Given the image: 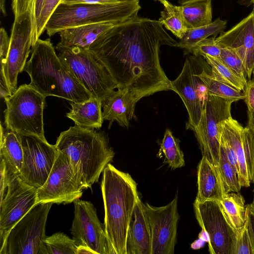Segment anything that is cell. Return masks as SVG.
Wrapping results in <instances>:
<instances>
[{"label":"cell","instance_id":"cell-12","mask_svg":"<svg viewBox=\"0 0 254 254\" xmlns=\"http://www.w3.org/2000/svg\"><path fill=\"white\" fill-rule=\"evenodd\" d=\"M83 190L68 157L58 151L46 181L38 189L37 203H70L81 197Z\"/></svg>","mask_w":254,"mask_h":254},{"label":"cell","instance_id":"cell-52","mask_svg":"<svg viewBox=\"0 0 254 254\" xmlns=\"http://www.w3.org/2000/svg\"><path fill=\"white\" fill-rule=\"evenodd\" d=\"M253 74L254 78V68L253 69Z\"/></svg>","mask_w":254,"mask_h":254},{"label":"cell","instance_id":"cell-17","mask_svg":"<svg viewBox=\"0 0 254 254\" xmlns=\"http://www.w3.org/2000/svg\"><path fill=\"white\" fill-rule=\"evenodd\" d=\"M192 64L187 57L180 74L170 81L171 90L179 95L187 109L189 121L186 128L191 130L200 122L208 96L206 87L197 76Z\"/></svg>","mask_w":254,"mask_h":254},{"label":"cell","instance_id":"cell-32","mask_svg":"<svg viewBox=\"0 0 254 254\" xmlns=\"http://www.w3.org/2000/svg\"><path fill=\"white\" fill-rule=\"evenodd\" d=\"M44 0H12V9L14 20L29 18L31 23L32 47L35 45V37L38 19L42 10Z\"/></svg>","mask_w":254,"mask_h":254},{"label":"cell","instance_id":"cell-27","mask_svg":"<svg viewBox=\"0 0 254 254\" xmlns=\"http://www.w3.org/2000/svg\"><path fill=\"white\" fill-rule=\"evenodd\" d=\"M222 209L232 226L238 230L246 221L247 209L245 199L239 192L226 193L219 201Z\"/></svg>","mask_w":254,"mask_h":254},{"label":"cell","instance_id":"cell-11","mask_svg":"<svg viewBox=\"0 0 254 254\" xmlns=\"http://www.w3.org/2000/svg\"><path fill=\"white\" fill-rule=\"evenodd\" d=\"M31 23L29 18L14 20L6 62L0 67V95L5 98L17 89V76L23 71L31 52Z\"/></svg>","mask_w":254,"mask_h":254},{"label":"cell","instance_id":"cell-9","mask_svg":"<svg viewBox=\"0 0 254 254\" xmlns=\"http://www.w3.org/2000/svg\"><path fill=\"white\" fill-rule=\"evenodd\" d=\"M233 102L208 95L198 125L194 132L202 157L218 167L221 138L224 122L232 117Z\"/></svg>","mask_w":254,"mask_h":254},{"label":"cell","instance_id":"cell-18","mask_svg":"<svg viewBox=\"0 0 254 254\" xmlns=\"http://www.w3.org/2000/svg\"><path fill=\"white\" fill-rule=\"evenodd\" d=\"M215 40L220 46L239 56L246 77L250 80L254 68V9L231 29L221 33Z\"/></svg>","mask_w":254,"mask_h":254},{"label":"cell","instance_id":"cell-26","mask_svg":"<svg viewBox=\"0 0 254 254\" xmlns=\"http://www.w3.org/2000/svg\"><path fill=\"white\" fill-rule=\"evenodd\" d=\"M227 21L217 18L209 24L195 28H189L182 38L177 42L176 47L191 53L192 49L199 42L210 36H217L224 31Z\"/></svg>","mask_w":254,"mask_h":254},{"label":"cell","instance_id":"cell-20","mask_svg":"<svg viewBox=\"0 0 254 254\" xmlns=\"http://www.w3.org/2000/svg\"><path fill=\"white\" fill-rule=\"evenodd\" d=\"M127 20L95 23L64 29L58 33L60 43L67 47L88 49L103 33Z\"/></svg>","mask_w":254,"mask_h":254},{"label":"cell","instance_id":"cell-34","mask_svg":"<svg viewBox=\"0 0 254 254\" xmlns=\"http://www.w3.org/2000/svg\"><path fill=\"white\" fill-rule=\"evenodd\" d=\"M211 67V76L234 88L244 90L247 82L244 81L218 58L208 56L203 57Z\"/></svg>","mask_w":254,"mask_h":254},{"label":"cell","instance_id":"cell-29","mask_svg":"<svg viewBox=\"0 0 254 254\" xmlns=\"http://www.w3.org/2000/svg\"><path fill=\"white\" fill-rule=\"evenodd\" d=\"M189 28L198 27L211 23V0H199L181 5Z\"/></svg>","mask_w":254,"mask_h":254},{"label":"cell","instance_id":"cell-43","mask_svg":"<svg viewBox=\"0 0 254 254\" xmlns=\"http://www.w3.org/2000/svg\"><path fill=\"white\" fill-rule=\"evenodd\" d=\"M221 146L223 148L228 160L237 174L238 163L236 154L228 141L222 135L221 138Z\"/></svg>","mask_w":254,"mask_h":254},{"label":"cell","instance_id":"cell-24","mask_svg":"<svg viewBox=\"0 0 254 254\" xmlns=\"http://www.w3.org/2000/svg\"><path fill=\"white\" fill-rule=\"evenodd\" d=\"M71 109L66 116L75 125L91 129L100 128L103 118L101 101L94 97L83 102H72Z\"/></svg>","mask_w":254,"mask_h":254},{"label":"cell","instance_id":"cell-38","mask_svg":"<svg viewBox=\"0 0 254 254\" xmlns=\"http://www.w3.org/2000/svg\"><path fill=\"white\" fill-rule=\"evenodd\" d=\"M62 0H44L42 10L37 22L35 43L43 32L46 31V26L49 19Z\"/></svg>","mask_w":254,"mask_h":254},{"label":"cell","instance_id":"cell-2","mask_svg":"<svg viewBox=\"0 0 254 254\" xmlns=\"http://www.w3.org/2000/svg\"><path fill=\"white\" fill-rule=\"evenodd\" d=\"M101 191L106 234L115 254H127V233L139 198L131 176L109 163L103 172Z\"/></svg>","mask_w":254,"mask_h":254},{"label":"cell","instance_id":"cell-19","mask_svg":"<svg viewBox=\"0 0 254 254\" xmlns=\"http://www.w3.org/2000/svg\"><path fill=\"white\" fill-rule=\"evenodd\" d=\"M139 99L127 87L112 91L101 101L104 120L116 122L128 128L130 121L134 117L136 103Z\"/></svg>","mask_w":254,"mask_h":254},{"label":"cell","instance_id":"cell-50","mask_svg":"<svg viewBox=\"0 0 254 254\" xmlns=\"http://www.w3.org/2000/svg\"><path fill=\"white\" fill-rule=\"evenodd\" d=\"M250 205L251 207L253 209H254V199H253V201L252 203H251V204H250Z\"/></svg>","mask_w":254,"mask_h":254},{"label":"cell","instance_id":"cell-37","mask_svg":"<svg viewBox=\"0 0 254 254\" xmlns=\"http://www.w3.org/2000/svg\"><path fill=\"white\" fill-rule=\"evenodd\" d=\"M218 59L244 81L247 82L245 67L236 54L228 48L221 47V54Z\"/></svg>","mask_w":254,"mask_h":254},{"label":"cell","instance_id":"cell-36","mask_svg":"<svg viewBox=\"0 0 254 254\" xmlns=\"http://www.w3.org/2000/svg\"><path fill=\"white\" fill-rule=\"evenodd\" d=\"M245 158L251 182H254V129L249 126L244 127L242 135Z\"/></svg>","mask_w":254,"mask_h":254},{"label":"cell","instance_id":"cell-45","mask_svg":"<svg viewBox=\"0 0 254 254\" xmlns=\"http://www.w3.org/2000/svg\"><path fill=\"white\" fill-rule=\"evenodd\" d=\"M124 0H63L61 3L64 4H105L118 2Z\"/></svg>","mask_w":254,"mask_h":254},{"label":"cell","instance_id":"cell-10","mask_svg":"<svg viewBox=\"0 0 254 254\" xmlns=\"http://www.w3.org/2000/svg\"><path fill=\"white\" fill-rule=\"evenodd\" d=\"M195 218L208 238L211 254H233L237 230L232 226L217 200L193 204Z\"/></svg>","mask_w":254,"mask_h":254},{"label":"cell","instance_id":"cell-33","mask_svg":"<svg viewBox=\"0 0 254 254\" xmlns=\"http://www.w3.org/2000/svg\"><path fill=\"white\" fill-rule=\"evenodd\" d=\"M77 248L73 239L59 232L45 238L41 254H76Z\"/></svg>","mask_w":254,"mask_h":254},{"label":"cell","instance_id":"cell-3","mask_svg":"<svg viewBox=\"0 0 254 254\" xmlns=\"http://www.w3.org/2000/svg\"><path fill=\"white\" fill-rule=\"evenodd\" d=\"M31 52L23 70L30 77L29 84L38 92L45 97L53 96L72 102L92 97L59 57L50 39L39 38Z\"/></svg>","mask_w":254,"mask_h":254},{"label":"cell","instance_id":"cell-42","mask_svg":"<svg viewBox=\"0 0 254 254\" xmlns=\"http://www.w3.org/2000/svg\"><path fill=\"white\" fill-rule=\"evenodd\" d=\"M245 101L248 107V114H254V78L251 79L245 85Z\"/></svg>","mask_w":254,"mask_h":254},{"label":"cell","instance_id":"cell-40","mask_svg":"<svg viewBox=\"0 0 254 254\" xmlns=\"http://www.w3.org/2000/svg\"><path fill=\"white\" fill-rule=\"evenodd\" d=\"M233 254H254L246 221L242 228L237 230Z\"/></svg>","mask_w":254,"mask_h":254},{"label":"cell","instance_id":"cell-4","mask_svg":"<svg viewBox=\"0 0 254 254\" xmlns=\"http://www.w3.org/2000/svg\"><path fill=\"white\" fill-rule=\"evenodd\" d=\"M55 145L68 157L84 189L98 181L115 155L104 132L77 125L62 132Z\"/></svg>","mask_w":254,"mask_h":254},{"label":"cell","instance_id":"cell-51","mask_svg":"<svg viewBox=\"0 0 254 254\" xmlns=\"http://www.w3.org/2000/svg\"><path fill=\"white\" fill-rule=\"evenodd\" d=\"M249 1L254 5V0H249Z\"/></svg>","mask_w":254,"mask_h":254},{"label":"cell","instance_id":"cell-5","mask_svg":"<svg viewBox=\"0 0 254 254\" xmlns=\"http://www.w3.org/2000/svg\"><path fill=\"white\" fill-rule=\"evenodd\" d=\"M139 0H124L105 4L60 3L49 19L46 31L49 37L64 29L91 23L124 21L137 16Z\"/></svg>","mask_w":254,"mask_h":254},{"label":"cell","instance_id":"cell-48","mask_svg":"<svg viewBox=\"0 0 254 254\" xmlns=\"http://www.w3.org/2000/svg\"><path fill=\"white\" fill-rule=\"evenodd\" d=\"M0 8L2 14L4 15H6L5 0H0Z\"/></svg>","mask_w":254,"mask_h":254},{"label":"cell","instance_id":"cell-30","mask_svg":"<svg viewBox=\"0 0 254 254\" xmlns=\"http://www.w3.org/2000/svg\"><path fill=\"white\" fill-rule=\"evenodd\" d=\"M180 140L175 137L171 130L167 128L158 154L164 156V162L172 169L180 168L185 165L184 154L180 147Z\"/></svg>","mask_w":254,"mask_h":254},{"label":"cell","instance_id":"cell-41","mask_svg":"<svg viewBox=\"0 0 254 254\" xmlns=\"http://www.w3.org/2000/svg\"><path fill=\"white\" fill-rule=\"evenodd\" d=\"M10 46V37L4 28L0 30V66H3L6 62Z\"/></svg>","mask_w":254,"mask_h":254},{"label":"cell","instance_id":"cell-16","mask_svg":"<svg viewBox=\"0 0 254 254\" xmlns=\"http://www.w3.org/2000/svg\"><path fill=\"white\" fill-rule=\"evenodd\" d=\"M37 190L25 182L19 175L11 180L0 201V244L13 226L37 204Z\"/></svg>","mask_w":254,"mask_h":254},{"label":"cell","instance_id":"cell-1","mask_svg":"<svg viewBox=\"0 0 254 254\" xmlns=\"http://www.w3.org/2000/svg\"><path fill=\"white\" fill-rule=\"evenodd\" d=\"M177 42L159 20L138 16L103 33L89 48L104 64L118 85L140 100L171 90L160 62L162 46Z\"/></svg>","mask_w":254,"mask_h":254},{"label":"cell","instance_id":"cell-15","mask_svg":"<svg viewBox=\"0 0 254 254\" xmlns=\"http://www.w3.org/2000/svg\"><path fill=\"white\" fill-rule=\"evenodd\" d=\"M178 195L161 207L142 203L151 237V254H173L177 243L179 215Z\"/></svg>","mask_w":254,"mask_h":254},{"label":"cell","instance_id":"cell-44","mask_svg":"<svg viewBox=\"0 0 254 254\" xmlns=\"http://www.w3.org/2000/svg\"><path fill=\"white\" fill-rule=\"evenodd\" d=\"M246 222L250 239L254 249V210L250 204L246 205Z\"/></svg>","mask_w":254,"mask_h":254},{"label":"cell","instance_id":"cell-46","mask_svg":"<svg viewBox=\"0 0 254 254\" xmlns=\"http://www.w3.org/2000/svg\"><path fill=\"white\" fill-rule=\"evenodd\" d=\"M95 254L94 252L89 249L88 248L83 247V246H79L78 247L76 254Z\"/></svg>","mask_w":254,"mask_h":254},{"label":"cell","instance_id":"cell-14","mask_svg":"<svg viewBox=\"0 0 254 254\" xmlns=\"http://www.w3.org/2000/svg\"><path fill=\"white\" fill-rule=\"evenodd\" d=\"M73 203L74 218L70 232L77 247L88 248L95 254H115L94 205L79 199Z\"/></svg>","mask_w":254,"mask_h":254},{"label":"cell","instance_id":"cell-8","mask_svg":"<svg viewBox=\"0 0 254 254\" xmlns=\"http://www.w3.org/2000/svg\"><path fill=\"white\" fill-rule=\"evenodd\" d=\"M52 203L36 204L11 229L0 254H41L46 225Z\"/></svg>","mask_w":254,"mask_h":254},{"label":"cell","instance_id":"cell-28","mask_svg":"<svg viewBox=\"0 0 254 254\" xmlns=\"http://www.w3.org/2000/svg\"><path fill=\"white\" fill-rule=\"evenodd\" d=\"M164 9L160 13L158 20L175 36L181 39L189 29L181 5H173L167 0L161 2Z\"/></svg>","mask_w":254,"mask_h":254},{"label":"cell","instance_id":"cell-35","mask_svg":"<svg viewBox=\"0 0 254 254\" xmlns=\"http://www.w3.org/2000/svg\"><path fill=\"white\" fill-rule=\"evenodd\" d=\"M217 168L226 193L239 192L241 187L239 183L237 174L228 160L226 153L221 146Z\"/></svg>","mask_w":254,"mask_h":254},{"label":"cell","instance_id":"cell-22","mask_svg":"<svg viewBox=\"0 0 254 254\" xmlns=\"http://www.w3.org/2000/svg\"><path fill=\"white\" fill-rule=\"evenodd\" d=\"M139 197L133 211L127 240V254H151V237Z\"/></svg>","mask_w":254,"mask_h":254},{"label":"cell","instance_id":"cell-47","mask_svg":"<svg viewBox=\"0 0 254 254\" xmlns=\"http://www.w3.org/2000/svg\"><path fill=\"white\" fill-rule=\"evenodd\" d=\"M248 125L254 129V114H248Z\"/></svg>","mask_w":254,"mask_h":254},{"label":"cell","instance_id":"cell-39","mask_svg":"<svg viewBox=\"0 0 254 254\" xmlns=\"http://www.w3.org/2000/svg\"><path fill=\"white\" fill-rule=\"evenodd\" d=\"M216 36L207 38L199 42L191 50V53L196 57L208 56L219 58L221 47L216 42Z\"/></svg>","mask_w":254,"mask_h":254},{"label":"cell","instance_id":"cell-25","mask_svg":"<svg viewBox=\"0 0 254 254\" xmlns=\"http://www.w3.org/2000/svg\"><path fill=\"white\" fill-rule=\"evenodd\" d=\"M0 158L19 174L23 162V150L18 134L0 125Z\"/></svg>","mask_w":254,"mask_h":254},{"label":"cell","instance_id":"cell-21","mask_svg":"<svg viewBox=\"0 0 254 254\" xmlns=\"http://www.w3.org/2000/svg\"><path fill=\"white\" fill-rule=\"evenodd\" d=\"M197 193L195 201H220L226 194L217 167L202 157L197 167Z\"/></svg>","mask_w":254,"mask_h":254},{"label":"cell","instance_id":"cell-7","mask_svg":"<svg viewBox=\"0 0 254 254\" xmlns=\"http://www.w3.org/2000/svg\"><path fill=\"white\" fill-rule=\"evenodd\" d=\"M45 98L29 84L20 85L4 99L5 127L17 133L46 139L43 122Z\"/></svg>","mask_w":254,"mask_h":254},{"label":"cell","instance_id":"cell-23","mask_svg":"<svg viewBox=\"0 0 254 254\" xmlns=\"http://www.w3.org/2000/svg\"><path fill=\"white\" fill-rule=\"evenodd\" d=\"M244 127L237 120L231 117L223 125L222 135L233 149L237 160V176L240 186L248 187L251 182L248 171L243 144Z\"/></svg>","mask_w":254,"mask_h":254},{"label":"cell","instance_id":"cell-13","mask_svg":"<svg viewBox=\"0 0 254 254\" xmlns=\"http://www.w3.org/2000/svg\"><path fill=\"white\" fill-rule=\"evenodd\" d=\"M23 150L19 176L27 184L39 189L46 181L58 155L55 145L34 135L18 133Z\"/></svg>","mask_w":254,"mask_h":254},{"label":"cell","instance_id":"cell-49","mask_svg":"<svg viewBox=\"0 0 254 254\" xmlns=\"http://www.w3.org/2000/svg\"><path fill=\"white\" fill-rule=\"evenodd\" d=\"M178 2L180 3L181 5L184 4L186 3L196 1V0H177Z\"/></svg>","mask_w":254,"mask_h":254},{"label":"cell","instance_id":"cell-53","mask_svg":"<svg viewBox=\"0 0 254 254\" xmlns=\"http://www.w3.org/2000/svg\"><path fill=\"white\" fill-rule=\"evenodd\" d=\"M158 0V1H159L160 2H161L163 0Z\"/></svg>","mask_w":254,"mask_h":254},{"label":"cell","instance_id":"cell-31","mask_svg":"<svg viewBox=\"0 0 254 254\" xmlns=\"http://www.w3.org/2000/svg\"><path fill=\"white\" fill-rule=\"evenodd\" d=\"M206 87L208 95L231 101L233 102L245 99L244 92L220 81L207 73L204 70L197 73Z\"/></svg>","mask_w":254,"mask_h":254},{"label":"cell","instance_id":"cell-6","mask_svg":"<svg viewBox=\"0 0 254 254\" xmlns=\"http://www.w3.org/2000/svg\"><path fill=\"white\" fill-rule=\"evenodd\" d=\"M56 49L59 57L92 97L101 101L118 88L106 67L90 50L65 46L60 42Z\"/></svg>","mask_w":254,"mask_h":254}]
</instances>
